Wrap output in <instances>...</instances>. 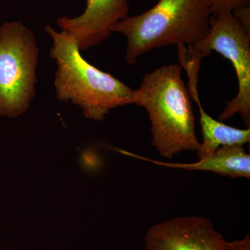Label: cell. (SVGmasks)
Listing matches in <instances>:
<instances>
[{
	"mask_svg": "<svg viewBox=\"0 0 250 250\" xmlns=\"http://www.w3.org/2000/svg\"><path fill=\"white\" fill-rule=\"evenodd\" d=\"M232 14L239 21L247 31L250 32V9L249 7L240 8L235 10Z\"/></svg>",
	"mask_w": 250,
	"mask_h": 250,
	"instance_id": "12",
	"label": "cell"
},
{
	"mask_svg": "<svg viewBox=\"0 0 250 250\" xmlns=\"http://www.w3.org/2000/svg\"><path fill=\"white\" fill-rule=\"evenodd\" d=\"M45 31L52 39L50 57L57 65L54 86L59 101L71 102L85 118L98 121L113 108L133 104L134 90L87 62L71 36L50 25Z\"/></svg>",
	"mask_w": 250,
	"mask_h": 250,
	"instance_id": "2",
	"label": "cell"
},
{
	"mask_svg": "<svg viewBox=\"0 0 250 250\" xmlns=\"http://www.w3.org/2000/svg\"><path fill=\"white\" fill-rule=\"evenodd\" d=\"M225 238L208 218L177 217L153 225L146 233V250H223Z\"/></svg>",
	"mask_w": 250,
	"mask_h": 250,
	"instance_id": "6",
	"label": "cell"
},
{
	"mask_svg": "<svg viewBox=\"0 0 250 250\" xmlns=\"http://www.w3.org/2000/svg\"><path fill=\"white\" fill-rule=\"evenodd\" d=\"M187 48L201 60L215 52L229 61L236 72L238 93L227 102L218 121H228L239 114L247 127L250 128V32L232 13L211 16L207 35L193 45L187 46Z\"/></svg>",
	"mask_w": 250,
	"mask_h": 250,
	"instance_id": "5",
	"label": "cell"
},
{
	"mask_svg": "<svg viewBox=\"0 0 250 250\" xmlns=\"http://www.w3.org/2000/svg\"><path fill=\"white\" fill-rule=\"evenodd\" d=\"M210 9L211 16L229 14L235 10L249 7L250 0H204Z\"/></svg>",
	"mask_w": 250,
	"mask_h": 250,
	"instance_id": "10",
	"label": "cell"
},
{
	"mask_svg": "<svg viewBox=\"0 0 250 250\" xmlns=\"http://www.w3.org/2000/svg\"><path fill=\"white\" fill-rule=\"evenodd\" d=\"M192 100L195 102L200 112V123L201 126L202 143L197 152V158L205 159L213 154L219 148L241 146L250 143V128L241 129L225 125L223 122L216 121L204 109L199 98L197 87L188 88Z\"/></svg>",
	"mask_w": 250,
	"mask_h": 250,
	"instance_id": "9",
	"label": "cell"
},
{
	"mask_svg": "<svg viewBox=\"0 0 250 250\" xmlns=\"http://www.w3.org/2000/svg\"><path fill=\"white\" fill-rule=\"evenodd\" d=\"M39 54L34 32L21 21L0 26V116L16 118L30 106Z\"/></svg>",
	"mask_w": 250,
	"mask_h": 250,
	"instance_id": "4",
	"label": "cell"
},
{
	"mask_svg": "<svg viewBox=\"0 0 250 250\" xmlns=\"http://www.w3.org/2000/svg\"><path fill=\"white\" fill-rule=\"evenodd\" d=\"M223 250H250V235L246 234L244 238L231 242L224 241Z\"/></svg>",
	"mask_w": 250,
	"mask_h": 250,
	"instance_id": "11",
	"label": "cell"
},
{
	"mask_svg": "<svg viewBox=\"0 0 250 250\" xmlns=\"http://www.w3.org/2000/svg\"><path fill=\"white\" fill-rule=\"evenodd\" d=\"M129 11L128 0H86L83 14L59 18L57 24L75 39L80 51L86 50L108 39L113 26L127 17Z\"/></svg>",
	"mask_w": 250,
	"mask_h": 250,
	"instance_id": "7",
	"label": "cell"
},
{
	"mask_svg": "<svg viewBox=\"0 0 250 250\" xmlns=\"http://www.w3.org/2000/svg\"><path fill=\"white\" fill-rule=\"evenodd\" d=\"M210 16L204 0H159L146 12L117 22L112 32L126 36L125 60L132 65L156 48L202 40L209 31Z\"/></svg>",
	"mask_w": 250,
	"mask_h": 250,
	"instance_id": "3",
	"label": "cell"
},
{
	"mask_svg": "<svg viewBox=\"0 0 250 250\" xmlns=\"http://www.w3.org/2000/svg\"><path fill=\"white\" fill-rule=\"evenodd\" d=\"M182 69L178 64L158 67L143 77L133 94V104L144 108L149 116L153 147L166 159L184 151L197 152L201 143Z\"/></svg>",
	"mask_w": 250,
	"mask_h": 250,
	"instance_id": "1",
	"label": "cell"
},
{
	"mask_svg": "<svg viewBox=\"0 0 250 250\" xmlns=\"http://www.w3.org/2000/svg\"><path fill=\"white\" fill-rule=\"evenodd\" d=\"M119 152L136 159L152 163L156 165L183 169L187 170H203L225 176L230 178H250V155L241 146L219 148L205 159L193 164H173L153 160L145 156L137 155L127 151L118 149Z\"/></svg>",
	"mask_w": 250,
	"mask_h": 250,
	"instance_id": "8",
	"label": "cell"
}]
</instances>
